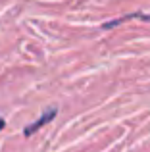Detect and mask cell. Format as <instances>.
Masks as SVG:
<instances>
[{
    "label": "cell",
    "instance_id": "cell-1",
    "mask_svg": "<svg viewBox=\"0 0 150 152\" xmlns=\"http://www.w3.org/2000/svg\"><path fill=\"white\" fill-rule=\"evenodd\" d=\"M56 112H58L56 108H50V110H46L44 114H42V115H41V118H39V119H37L35 123H31L29 127H25V129H23V135H25V137H29V135H33L35 131L39 129V127H42L44 123H48L50 119H54V115H56Z\"/></svg>",
    "mask_w": 150,
    "mask_h": 152
},
{
    "label": "cell",
    "instance_id": "cell-2",
    "mask_svg": "<svg viewBox=\"0 0 150 152\" xmlns=\"http://www.w3.org/2000/svg\"><path fill=\"white\" fill-rule=\"evenodd\" d=\"M148 19L150 21V14L146 15V14H129V15H123V18H119V19H114V21H110V23H104V29H112L114 25H117V23H121V21H125V19Z\"/></svg>",
    "mask_w": 150,
    "mask_h": 152
},
{
    "label": "cell",
    "instance_id": "cell-3",
    "mask_svg": "<svg viewBox=\"0 0 150 152\" xmlns=\"http://www.w3.org/2000/svg\"><path fill=\"white\" fill-rule=\"evenodd\" d=\"M4 125H6V123H4V119H2V118H0V131H2V129H4Z\"/></svg>",
    "mask_w": 150,
    "mask_h": 152
}]
</instances>
